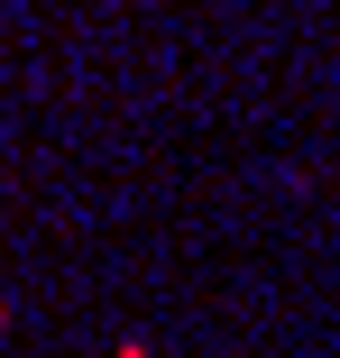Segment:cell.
<instances>
[{
  "label": "cell",
  "instance_id": "6da1fadb",
  "mask_svg": "<svg viewBox=\"0 0 340 358\" xmlns=\"http://www.w3.org/2000/svg\"><path fill=\"white\" fill-rule=\"evenodd\" d=\"M0 331H10V294H0Z\"/></svg>",
  "mask_w": 340,
  "mask_h": 358
}]
</instances>
